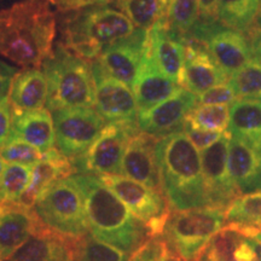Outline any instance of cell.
Here are the masks:
<instances>
[{
    "mask_svg": "<svg viewBox=\"0 0 261 261\" xmlns=\"http://www.w3.org/2000/svg\"><path fill=\"white\" fill-rule=\"evenodd\" d=\"M35 214L54 232L81 240L89 232L83 195L71 177L52 184L35 201Z\"/></svg>",
    "mask_w": 261,
    "mask_h": 261,
    "instance_id": "obj_6",
    "label": "cell"
},
{
    "mask_svg": "<svg viewBox=\"0 0 261 261\" xmlns=\"http://www.w3.org/2000/svg\"><path fill=\"white\" fill-rule=\"evenodd\" d=\"M32 175V166L9 162L0 177V201L18 202L27 189Z\"/></svg>",
    "mask_w": 261,
    "mask_h": 261,
    "instance_id": "obj_32",
    "label": "cell"
},
{
    "mask_svg": "<svg viewBox=\"0 0 261 261\" xmlns=\"http://www.w3.org/2000/svg\"><path fill=\"white\" fill-rule=\"evenodd\" d=\"M44 227L33 208L0 201V261H8Z\"/></svg>",
    "mask_w": 261,
    "mask_h": 261,
    "instance_id": "obj_15",
    "label": "cell"
},
{
    "mask_svg": "<svg viewBox=\"0 0 261 261\" xmlns=\"http://www.w3.org/2000/svg\"><path fill=\"white\" fill-rule=\"evenodd\" d=\"M227 132L261 152V100L242 98L231 103Z\"/></svg>",
    "mask_w": 261,
    "mask_h": 261,
    "instance_id": "obj_26",
    "label": "cell"
},
{
    "mask_svg": "<svg viewBox=\"0 0 261 261\" xmlns=\"http://www.w3.org/2000/svg\"><path fill=\"white\" fill-rule=\"evenodd\" d=\"M0 155L4 161L25 166L35 165L42 158L40 150L14 136L10 137L8 142L0 148Z\"/></svg>",
    "mask_w": 261,
    "mask_h": 261,
    "instance_id": "obj_36",
    "label": "cell"
},
{
    "mask_svg": "<svg viewBox=\"0 0 261 261\" xmlns=\"http://www.w3.org/2000/svg\"><path fill=\"white\" fill-rule=\"evenodd\" d=\"M137 121L109 122L79 158L70 160L75 174H121V162L127 143L138 132Z\"/></svg>",
    "mask_w": 261,
    "mask_h": 261,
    "instance_id": "obj_9",
    "label": "cell"
},
{
    "mask_svg": "<svg viewBox=\"0 0 261 261\" xmlns=\"http://www.w3.org/2000/svg\"><path fill=\"white\" fill-rule=\"evenodd\" d=\"M165 248L161 237L146 238L137 249L130 254L128 261H159Z\"/></svg>",
    "mask_w": 261,
    "mask_h": 261,
    "instance_id": "obj_38",
    "label": "cell"
},
{
    "mask_svg": "<svg viewBox=\"0 0 261 261\" xmlns=\"http://www.w3.org/2000/svg\"><path fill=\"white\" fill-rule=\"evenodd\" d=\"M146 47L156 68L180 86L185 61V38L173 32L163 18L148 31Z\"/></svg>",
    "mask_w": 261,
    "mask_h": 261,
    "instance_id": "obj_16",
    "label": "cell"
},
{
    "mask_svg": "<svg viewBox=\"0 0 261 261\" xmlns=\"http://www.w3.org/2000/svg\"><path fill=\"white\" fill-rule=\"evenodd\" d=\"M228 172L241 195L261 191V152L243 140L228 142Z\"/></svg>",
    "mask_w": 261,
    "mask_h": 261,
    "instance_id": "obj_23",
    "label": "cell"
},
{
    "mask_svg": "<svg viewBox=\"0 0 261 261\" xmlns=\"http://www.w3.org/2000/svg\"><path fill=\"white\" fill-rule=\"evenodd\" d=\"M79 243L80 240L62 236L45 226L8 261H77Z\"/></svg>",
    "mask_w": 261,
    "mask_h": 261,
    "instance_id": "obj_20",
    "label": "cell"
},
{
    "mask_svg": "<svg viewBox=\"0 0 261 261\" xmlns=\"http://www.w3.org/2000/svg\"><path fill=\"white\" fill-rule=\"evenodd\" d=\"M48 2L56 5L60 11L68 12L91 8V6L107 5L113 3V0H48Z\"/></svg>",
    "mask_w": 261,
    "mask_h": 261,
    "instance_id": "obj_41",
    "label": "cell"
},
{
    "mask_svg": "<svg viewBox=\"0 0 261 261\" xmlns=\"http://www.w3.org/2000/svg\"><path fill=\"white\" fill-rule=\"evenodd\" d=\"M237 96L227 83H223L198 94V104H212V106H228L236 100Z\"/></svg>",
    "mask_w": 261,
    "mask_h": 261,
    "instance_id": "obj_37",
    "label": "cell"
},
{
    "mask_svg": "<svg viewBox=\"0 0 261 261\" xmlns=\"http://www.w3.org/2000/svg\"><path fill=\"white\" fill-rule=\"evenodd\" d=\"M246 238L237 228L225 225L205 243L197 261H236L234 252Z\"/></svg>",
    "mask_w": 261,
    "mask_h": 261,
    "instance_id": "obj_30",
    "label": "cell"
},
{
    "mask_svg": "<svg viewBox=\"0 0 261 261\" xmlns=\"http://www.w3.org/2000/svg\"><path fill=\"white\" fill-rule=\"evenodd\" d=\"M94 83L96 112L104 121H137L138 107L132 90L122 81L115 79L97 60L90 62Z\"/></svg>",
    "mask_w": 261,
    "mask_h": 261,
    "instance_id": "obj_12",
    "label": "cell"
},
{
    "mask_svg": "<svg viewBox=\"0 0 261 261\" xmlns=\"http://www.w3.org/2000/svg\"><path fill=\"white\" fill-rule=\"evenodd\" d=\"M17 69L0 61V100L9 98L12 80L17 74Z\"/></svg>",
    "mask_w": 261,
    "mask_h": 261,
    "instance_id": "obj_42",
    "label": "cell"
},
{
    "mask_svg": "<svg viewBox=\"0 0 261 261\" xmlns=\"http://www.w3.org/2000/svg\"><path fill=\"white\" fill-rule=\"evenodd\" d=\"M12 113L9 98L0 100V148L10 139L12 132Z\"/></svg>",
    "mask_w": 261,
    "mask_h": 261,
    "instance_id": "obj_40",
    "label": "cell"
},
{
    "mask_svg": "<svg viewBox=\"0 0 261 261\" xmlns=\"http://www.w3.org/2000/svg\"><path fill=\"white\" fill-rule=\"evenodd\" d=\"M182 130L185 132V135L188 136V138L191 140V143L194 144L197 150L203 151L204 149H207L208 146H211L213 143L217 142L220 138L223 133L220 132H214V130H207V129H201V128H195L190 125L184 123L182 125Z\"/></svg>",
    "mask_w": 261,
    "mask_h": 261,
    "instance_id": "obj_39",
    "label": "cell"
},
{
    "mask_svg": "<svg viewBox=\"0 0 261 261\" xmlns=\"http://www.w3.org/2000/svg\"><path fill=\"white\" fill-rule=\"evenodd\" d=\"M236 261H242V260H236Z\"/></svg>",
    "mask_w": 261,
    "mask_h": 261,
    "instance_id": "obj_50",
    "label": "cell"
},
{
    "mask_svg": "<svg viewBox=\"0 0 261 261\" xmlns=\"http://www.w3.org/2000/svg\"><path fill=\"white\" fill-rule=\"evenodd\" d=\"M250 50L254 61L261 64V28L254 27L253 32H250Z\"/></svg>",
    "mask_w": 261,
    "mask_h": 261,
    "instance_id": "obj_44",
    "label": "cell"
},
{
    "mask_svg": "<svg viewBox=\"0 0 261 261\" xmlns=\"http://www.w3.org/2000/svg\"><path fill=\"white\" fill-rule=\"evenodd\" d=\"M197 104V96L180 87L173 96L161 103L138 112V128L158 138L182 129L185 117Z\"/></svg>",
    "mask_w": 261,
    "mask_h": 261,
    "instance_id": "obj_14",
    "label": "cell"
},
{
    "mask_svg": "<svg viewBox=\"0 0 261 261\" xmlns=\"http://www.w3.org/2000/svg\"><path fill=\"white\" fill-rule=\"evenodd\" d=\"M71 178L83 195L87 226L94 238L129 254L148 238L144 224L99 177L76 173Z\"/></svg>",
    "mask_w": 261,
    "mask_h": 261,
    "instance_id": "obj_3",
    "label": "cell"
},
{
    "mask_svg": "<svg viewBox=\"0 0 261 261\" xmlns=\"http://www.w3.org/2000/svg\"><path fill=\"white\" fill-rule=\"evenodd\" d=\"M75 174L70 159L62 154L60 150L52 148L42 154L40 161L32 166V175L27 189L17 203L25 208L34 207L35 201L51 187L52 184Z\"/></svg>",
    "mask_w": 261,
    "mask_h": 261,
    "instance_id": "obj_21",
    "label": "cell"
},
{
    "mask_svg": "<svg viewBox=\"0 0 261 261\" xmlns=\"http://www.w3.org/2000/svg\"><path fill=\"white\" fill-rule=\"evenodd\" d=\"M48 84L39 68H24L17 71L9 92L12 113L19 114L42 109L47 103Z\"/></svg>",
    "mask_w": 261,
    "mask_h": 261,
    "instance_id": "obj_24",
    "label": "cell"
},
{
    "mask_svg": "<svg viewBox=\"0 0 261 261\" xmlns=\"http://www.w3.org/2000/svg\"><path fill=\"white\" fill-rule=\"evenodd\" d=\"M148 31L136 29L130 37L104 48L97 61L115 79L132 86L146 46Z\"/></svg>",
    "mask_w": 261,
    "mask_h": 261,
    "instance_id": "obj_18",
    "label": "cell"
},
{
    "mask_svg": "<svg viewBox=\"0 0 261 261\" xmlns=\"http://www.w3.org/2000/svg\"><path fill=\"white\" fill-rule=\"evenodd\" d=\"M52 113L58 150L70 160L83 155L106 126L92 108H68Z\"/></svg>",
    "mask_w": 261,
    "mask_h": 261,
    "instance_id": "obj_10",
    "label": "cell"
},
{
    "mask_svg": "<svg viewBox=\"0 0 261 261\" xmlns=\"http://www.w3.org/2000/svg\"><path fill=\"white\" fill-rule=\"evenodd\" d=\"M99 178L127 205L130 213L144 224L148 238L162 236L172 212L163 194L126 175L104 174Z\"/></svg>",
    "mask_w": 261,
    "mask_h": 261,
    "instance_id": "obj_8",
    "label": "cell"
},
{
    "mask_svg": "<svg viewBox=\"0 0 261 261\" xmlns=\"http://www.w3.org/2000/svg\"><path fill=\"white\" fill-rule=\"evenodd\" d=\"M234 260L254 261V253L246 240L238 246L236 252H234Z\"/></svg>",
    "mask_w": 261,
    "mask_h": 261,
    "instance_id": "obj_45",
    "label": "cell"
},
{
    "mask_svg": "<svg viewBox=\"0 0 261 261\" xmlns=\"http://www.w3.org/2000/svg\"><path fill=\"white\" fill-rule=\"evenodd\" d=\"M41 67L48 84L46 104L50 112L93 107L94 83L90 62L58 42Z\"/></svg>",
    "mask_w": 261,
    "mask_h": 261,
    "instance_id": "obj_5",
    "label": "cell"
},
{
    "mask_svg": "<svg viewBox=\"0 0 261 261\" xmlns=\"http://www.w3.org/2000/svg\"><path fill=\"white\" fill-rule=\"evenodd\" d=\"M57 32L48 0H23L0 11V55L23 68H40Z\"/></svg>",
    "mask_w": 261,
    "mask_h": 261,
    "instance_id": "obj_1",
    "label": "cell"
},
{
    "mask_svg": "<svg viewBox=\"0 0 261 261\" xmlns=\"http://www.w3.org/2000/svg\"><path fill=\"white\" fill-rule=\"evenodd\" d=\"M129 253L87 233L79 243L77 261H128Z\"/></svg>",
    "mask_w": 261,
    "mask_h": 261,
    "instance_id": "obj_35",
    "label": "cell"
},
{
    "mask_svg": "<svg viewBox=\"0 0 261 261\" xmlns=\"http://www.w3.org/2000/svg\"><path fill=\"white\" fill-rule=\"evenodd\" d=\"M259 8L260 0H218V22L234 31H248Z\"/></svg>",
    "mask_w": 261,
    "mask_h": 261,
    "instance_id": "obj_29",
    "label": "cell"
},
{
    "mask_svg": "<svg viewBox=\"0 0 261 261\" xmlns=\"http://www.w3.org/2000/svg\"><path fill=\"white\" fill-rule=\"evenodd\" d=\"M260 6H261V0H260Z\"/></svg>",
    "mask_w": 261,
    "mask_h": 261,
    "instance_id": "obj_51",
    "label": "cell"
},
{
    "mask_svg": "<svg viewBox=\"0 0 261 261\" xmlns=\"http://www.w3.org/2000/svg\"><path fill=\"white\" fill-rule=\"evenodd\" d=\"M198 15L205 23L218 22V0H197Z\"/></svg>",
    "mask_w": 261,
    "mask_h": 261,
    "instance_id": "obj_43",
    "label": "cell"
},
{
    "mask_svg": "<svg viewBox=\"0 0 261 261\" xmlns=\"http://www.w3.org/2000/svg\"><path fill=\"white\" fill-rule=\"evenodd\" d=\"M11 136L23 139L44 152L55 148L56 132L54 117L48 109H38L32 112L14 114Z\"/></svg>",
    "mask_w": 261,
    "mask_h": 261,
    "instance_id": "obj_25",
    "label": "cell"
},
{
    "mask_svg": "<svg viewBox=\"0 0 261 261\" xmlns=\"http://www.w3.org/2000/svg\"><path fill=\"white\" fill-rule=\"evenodd\" d=\"M185 42L180 86L198 96L217 85L226 83L228 75L217 64L207 48L202 47L196 40H185Z\"/></svg>",
    "mask_w": 261,
    "mask_h": 261,
    "instance_id": "obj_19",
    "label": "cell"
},
{
    "mask_svg": "<svg viewBox=\"0 0 261 261\" xmlns=\"http://www.w3.org/2000/svg\"><path fill=\"white\" fill-rule=\"evenodd\" d=\"M260 232H261V228H260ZM260 232H259V233H260Z\"/></svg>",
    "mask_w": 261,
    "mask_h": 261,
    "instance_id": "obj_52",
    "label": "cell"
},
{
    "mask_svg": "<svg viewBox=\"0 0 261 261\" xmlns=\"http://www.w3.org/2000/svg\"><path fill=\"white\" fill-rule=\"evenodd\" d=\"M230 119V107L197 104L185 117L184 123L195 128L226 132Z\"/></svg>",
    "mask_w": 261,
    "mask_h": 261,
    "instance_id": "obj_31",
    "label": "cell"
},
{
    "mask_svg": "<svg viewBox=\"0 0 261 261\" xmlns=\"http://www.w3.org/2000/svg\"><path fill=\"white\" fill-rule=\"evenodd\" d=\"M155 156L162 192L172 211L210 207L201 154L184 130L159 138Z\"/></svg>",
    "mask_w": 261,
    "mask_h": 261,
    "instance_id": "obj_2",
    "label": "cell"
},
{
    "mask_svg": "<svg viewBox=\"0 0 261 261\" xmlns=\"http://www.w3.org/2000/svg\"><path fill=\"white\" fill-rule=\"evenodd\" d=\"M254 238H256V240H257V241H260V242H261V232H260V233H257V234H256V236H255V237H254Z\"/></svg>",
    "mask_w": 261,
    "mask_h": 261,
    "instance_id": "obj_49",
    "label": "cell"
},
{
    "mask_svg": "<svg viewBox=\"0 0 261 261\" xmlns=\"http://www.w3.org/2000/svg\"><path fill=\"white\" fill-rule=\"evenodd\" d=\"M227 84L237 97L261 100V64L252 60L230 75Z\"/></svg>",
    "mask_w": 261,
    "mask_h": 261,
    "instance_id": "obj_33",
    "label": "cell"
},
{
    "mask_svg": "<svg viewBox=\"0 0 261 261\" xmlns=\"http://www.w3.org/2000/svg\"><path fill=\"white\" fill-rule=\"evenodd\" d=\"M225 226V210L172 211L161 238L182 261H197L210 238Z\"/></svg>",
    "mask_w": 261,
    "mask_h": 261,
    "instance_id": "obj_7",
    "label": "cell"
},
{
    "mask_svg": "<svg viewBox=\"0 0 261 261\" xmlns=\"http://www.w3.org/2000/svg\"><path fill=\"white\" fill-rule=\"evenodd\" d=\"M4 167H5L4 159H3L2 155H0V177H2V173H3V171H4Z\"/></svg>",
    "mask_w": 261,
    "mask_h": 261,
    "instance_id": "obj_48",
    "label": "cell"
},
{
    "mask_svg": "<svg viewBox=\"0 0 261 261\" xmlns=\"http://www.w3.org/2000/svg\"><path fill=\"white\" fill-rule=\"evenodd\" d=\"M197 0H171L166 15L169 28L185 38L198 22Z\"/></svg>",
    "mask_w": 261,
    "mask_h": 261,
    "instance_id": "obj_34",
    "label": "cell"
},
{
    "mask_svg": "<svg viewBox=\"0 0 261 261\" xmlns=\"http://www.w3.org/2000/svg\"><path fill=\"white\" fill-rule=\"evenodd\" d=\"M130 89L135 94L138 112H140L167 99L177 92L180 86L174 81L169 80L156 68L150 57L148 47L145 46L138 73Z\"/></svg>",
    "mask_w": 261,
    "mask_h": 261,
    "instance_id": "obj_22",
    "label": "cell"
},
{
    "mask_svg": "<svg viewBox=\"0 0 261 261\" xmlns=\"http://www.w3.org/2000/svg\"><path fill=\"white\" fill-rule=\"evenodd\" d=\"M138 29L149 31L166 18L171 0H113Z\"/></svg>",
    "mask_w": 261,
    "mask_h": 261,
    "instance_id": "obj_28",
    "label": "cell"
},
{
    "mask_svg": "<svg viewBox=\"0 0 261 261\" xmlns=\"http://www.w3.org/2000/svg\"><path fill=\"white\" fill-rule=\"evenodd\" d=\"M159 261H182V259L178 255V254L172 252L165 243V248H163V252L161 254V256H160Z\"/></svg>",
    "mask_w": 261,
    "mask_h": 261,
    "instance_id": "obj_47",
    "label": "cell"
},
{
    "mask_svg": "<svg viewBox=\"0 0 261 261\" xmlns=\"http://www.w3.org/2000/svg\"><path fill=\"white\" fill-rule=\"evenodd\" d=\"M158 139L140 129L130 137L122 158L121 174L163 194L155 156Z\"/></svg>",
    "mask_w": 261,
    "mask_h": 261,
    "instance_id": "obj_17",
    "label": "cell"
},
{
    "mask_svg": "<svg viewBox=\"0 0 261 261\" xmlns=\"http://www.w3.org/2000/svg\"><path fill=\"white\" fill-rule=\"evenodd\" d=\"M61 42L87 62L96 61L104 48L127 39L136 25L125 14L106 5L64 12L60 19Z\"/></svg>",
    "mask_w": 261,
    "mask_h": 261,
    "instance_id": "obj_4",
    "label": "cell"
},
{
    "mask_svg": "<svg viewBox=\"0 0 261 261\" xmlns=\"http://www.w3.org/2000/svg\"><path fill=\"white\" fill-rule=\"evenodd\" d=\"M188 35L204 44L211 56L227 75L233 74L252 61L250 45L242 33L218 24V22H197Z\"/></svg>",
    "mask_w": 261,
    "mask_h": 261,
    "instance_id": "obj_11",
    "label": "cell"
},
{
    "mask_svg": "<svg viewBox=\"0 0 261 261\" xmlns=\"http://www.w3.org/2000/svg\"><path fill=\"white\" fill-rule=\"evenodd\" d=\"M230 138V133L224 132L217 142L204 149L201 154L205 194L211 208L226 210L227 205L241 195L228 172Z\"/></svg>",
    "mask_w": 261,
    "mask_h": 261,
    "instance_id": "obj_13",
    "label": "cell"
},
{
    "mask_svg": "<svg viewBox=\"0 0 261 261\" xmlns=\"http://www.w3.org/2000/svg\"><path fill=\"white\" fill-rule=\"evenodd\" d=\"M225 225L237 228L244 237H255L261 228V191L237 196L225 210Z\"/></svg>",
    "mask_w": 261,
    "mask_h": 261,
    "instance_id": "obj_27",
    "label": "cell"
},
{
    "mask_svg": "<svg viewBox=\"0 0 261 261\" xmlns=\"http://www.w3.org/2000/svg\"><path fill=\"white\" fill-rule=\"evenodd\" d=\"M246 241L249 244L250 248H252L254 253V261H261V242L257 241L256 238H246Z\"/></svg>",
    "mask_w": 261,
    "mask_h": 261,
    "instance_id": "obj_46",
    "label": "cell"
}]
</instances>
